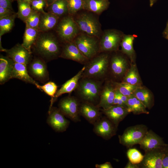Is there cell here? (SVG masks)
I'll list each match as a JSON object with an SVG mask.
<instances>
[{"label":"cell","instance_id":"obj_8","mask_svg":"<svg viewBox=\"0 0 168 168\" xmlns=\"http://www.w3.org/2000/svg\"><path fill=\"white\" fill-rule=\"evenodd\" d=\"M148 131V128L144 124H140L127 128L121 135L118 136L120 144L128 148H131L139 144Z\"/></svg>","mask_w":168,"mask_h":168},{"label":"cell","instance_id":"obj_1","mask_svg":"<svg viewBox=\"0 0 168 168\" xmlns=\"http://www.w3.org/2000/svg\"><path fill=\"white\" fill-rule=\"evenodd\" d=\"M34 44L36 52L47 60L59 57L61 52L58 40L52 33H45L38 35Z\"/></svg>","mask_w":168,"mask_h":168},{"label":"cell","instance_id":"obj_25","mask_svg":"<svg viewBox=\"0 0 168 168\" xmlns=\"http://www.w3.org/2000/svg\"><path fill=\"white\" fill-rule=\"evenodd\" d=\"M14 61L8 57L1 55L0 58V84H3L12 79Z\"/></svg>","mask_w":168,"mask_h":168},{"label":"cell","instance_id":"obj_20","mask_svg":"<svg viewBox=\"0 0 168 168\" xmlns=\"http://www.w3.org/2000/svg\"><path fill=\"white\" fill-rule=\"evenodd\" d=\"M27 65L13 62L12 78H15L35 85L38 88L39 85L30 76Z\"/></svg>","mask_w":168,"mask_h":168},{"label":"cell","instance_id":"obj_11","mask_svg":"<svg viewBox=\"0 0 168 168\" xmlns=\"http://www.w3.org/2000/svg\"><path fill=\"white\" fill-rule=\"evenodd\" d=\"M47 123L54 130L58 132H63L68 128L69 121L59 108L52 107L49 108Z\"/></svg>","mask_w":168,"mask_h":168},{"label":"cell","instance_id":"obj_45","mask_svg":"<svg viewBox=\"0 0 168 168\" xmlns=\"http://www.w3.org/2000/svg\"><path fill=\"white\" fill-rule=\"evenodd\" d=\"M163 36L166 39L168 40V21L167 22L166 27L163 31Z\"/></svg>","mask_w":168,"mask_h":168},{"label":"cell","instance_id":"obj_32","mask_svg":"<svg viewBox=\"0 0 168 168\" xmlns=\"http://www.w3.org/2000/svg\"><path fill=\"white\" fill-rule=\"evenodd\" d=\"M16 17L15 14L0 18V36L10 31L13 27Z\"/></svg>","mask_w":168,"mask_h":168},{"label":"cell","instance_id":"obj_27","mask_svg":"<svg viewBox=\"0 0 168 168\" xmlns=\"http://www.w3.org/2000/svg\"><path fill=\"white\" fill-rule=\"evenodd\" d=\"M134 95L146 108L150 109L153 105L154 100L153 95L147 88L141 86H139L135 90Z\"/></svg>","mask_w":168,"mask_h":168},{"label":"cell","instance_id":"obj_31","mask_svg":"<svg viewBox=\"0 0 168 168\" xmlns=\"http://www.w3.org/2000/svg\"><path fill=\"white\" fill-rule=\"evenodd\" d=\"M49 12L60 17L68 13V9L66 0L56 1L48 7Z\"/></svg>","mask_w":168,"mask_h":168},{"label":"cell","instance_id":"obj_36","mask_svg":"<svg viewBox=\"0 0 168 168\" xmlns=\"http://www.w3.org/2000/svg\"><path fill=\"white\" fill-rule=\"evenodd\" d=\"M68 9V14L72 16L83 10V0H66Z\"/></svg>","mask_w":168,"mask_h":168},{"label":"cell","instance_id":"obj_12","mask_svg":"<svg viewBox=\"0 0 168 168\" xmlns=\"http://www.w3.org/2000/svg\"><path fill=\"white\" fill-rule=\"evenodd\" d=\"M28 65V71L33 78L43 83L48 80L49 72L43 59L40 58H35Z\"/></svg>","mask_w":168,"mask_h":168},{"label":"cell","instance_id":"obj_37","mask_svg":"<svg viewBox=\"0 0 168 168\" xmlns=\"http://www.w3.org/2000/svg\"><path fill=\"white\" fill-rule=\"evenodd\" d=\"M40 15V12L33 10L25 22L26 24V26L30 27L39 31V25Z\"/></svg>","mask_w":168,"mask_h":168},{"label":"cell","instance_id":"obj_35","mask_svg":"<svg viewBox=\"0 0 168 168\" xmlns=\"http://www.w3.org/2000/svg\"><path fill=\"white\" fill-rule=\"evenodd\" d=\"M58 86L54 82L49 81L43 85H39L38 89L43 91L51 98L49 108L52 107L53 101L57 91Z\"/></svg>","mask_w":168,"mask_h":168},{"label":"cell","instance_id":"obj_46","mask_svg":"<svg viewBox=\"0 0 168 168\" xmlns=\"http://www.w3.org/2000/svg\"><path fill=\"white\" fill-rule=\"evenodd\" d=\"M118 93L121 99L123 101V102L126 105V103L128 100V97L124 95L121 94L117 90Z\"/></svg>","mask_w":168,"mask_h":168},{"label":"cell","instance_id":"obj_49","mask_svg":"<svg viewBox=\"0 0 168 168\" xmlns=\"http://www.w3.org/2000/svg\"><path fill=\"white\" fill-rule=\"evenodd\" d=\"M31 0L32 1V0Z\"/></svg>","mask_w":168,"mask_h":168},{"label":"cell","instance_id":"obj_22","mask_svg":"<svg viewBox=\"0 0 168 168\" xmlns=\"http://www.w3.org/2000/svg\"><path fill=\"white\" fill-rule=\"evenodd\" d=\"M85 68L86 67L84 66L75 76L67 81L62 85L59 89L57 91L53 100V103L58 97L62 95L71 93L77 88L79 81L82 77Z\"/></svg>","mask_w":168,"mask_h":168},{"label":"cell","instance_id":"obj_15","mask_svg":"<svg viewBox=\"0 0 168 168\" xmlns=\"http://www.w3.org/2000/svg\"><path fill=\"white\" fill-rule=\"evenodd\" d=\"M59 57L84 63L89 59L79 50L73 41L65 43Z\"/></svg>","mask_w":168,"mask_h":168},{"label":"cell","instance_id":"obj_40","mask_svg":"<svg viewBox=\"0 0 168 168\" xmlns=\"http://www.w3.org/2000/svg\"><path fill=\"white\" fill-rule=\"evenodd\" d=\"M162 168H168V144H166L165 151L162 161Z\"/></svg>","mask_w":168,"mask_h":168},{"label":"cell","instance_id":"obj_3","mask_svg":"<svg viewBox=\"0 0 168 168\" xmlns=\"http://www.w3.org/2000/svg\"><path fill=\"white\" fill-rule=\"evenodd\" d=\"M110 58L108 52H102L97 54L85 66L82 77L94 79L102 77L107 72Z\"/></svg>","mask_w":168,"mask_h":168},{"label":"cell","instance_id":"obj_39","mask_svg":"<svg viewBox=\"0 0 168 168\" xmlns=\"http://www.w3.org/2000/svg\"><path fill=\"white\" fill-rule=\"evenodd\" d=\"M32 8L40 13H44V7L46 6V0H32L31 3Z\"/></svg>","mask_w":168,"mask_h":168},{"label":"cell","instance_id":"obj_6","mask_svg":"<svg viewBox=\"0 0 168 168\" xmlns=\"http://www.w3.org/2000/svg\"><path fill=\"white\" fill-rule=\"evenodd\" d=\"M124 35L122 31L115 29L104 30L99 39L100 52L117 51Z\"/></svg>","mask_w":168,"mask_h":168},{"label":"cell","instance_id":"obj_19","mask_svg":"<svg viewBox=\"0 0 168 168\" xmlns=\"http://www.w3.org/2000/svg\"><path fill=\"white\" fill-rule=\"evenodd\" d=\"M102 110L105 116L117 127L129 113L126 108L118 105H113L107 109H102Z\"/></svg>","mask_w":168,"mask_h":168},{"label":"cell","instance_id":"obj_34","mask_svg":"<svg viewBox=\"0 0 168 168\" xmlns=\"http://www.w3.org/2000/svg\"><path fill=\"white\" fill-rule=\"evenodd\" d=\"M113 84L116 90L120 93L127 97L133 95L135 90L139 86L123 82H115Z\"/></svg>","mask_w":168,"mask_h":168},{"label":"cell","instance_id":"obj_14","mask_svg":"<svg viewBox=\"0 0 168 168\" xmlns=\"http://www.w3.org/2000/svg\"><path fill=\"white\" fill-rule=\"evenodd\" d=\"M7 57L16 63L27 65L31 60V52L21 44H17L10 49H5Z\"/></svg>","mask_w":168,"mask_h":168},{"label":"cell","instance_id":"obj_44","mask_svg":"<svg viewBox=\"0 0 168 168\" xmlns=\"http://www.w3.org/2000/svg\"><path fill=\"white\" fill-rule=\"evenodd\" d=\"M125 168H139V164H134L129 161L124 167Z\"/></svg>","mask_w":168,"mask_h":168},{"label":"cell","instance_id":"obj_23","mask_svg":"<svg viewBox=\"0 0 168 168\" xmlns=\"http://www.w3.org/2000/svg\"><path fill=\"white\" fill-rule=\"evenodd\" d=\"M83 9L98 15L101 14L109 7V0H83Z\"/></svg>","mask_w":168,"mask_h":168},{"label":"cell","instance_id":"obj_24","mask_svg":"<svg viewBox=\"0 0 168 168\" xmlns=\"http://www.w3.org/2000/svg\"><path fill=\"white\" fill-rule=\"evenodd\" d=\"M136 36L132 35L124 34L120 44L121 51L134 63L136 58V53L133 47V43Z\"/></svg>","mask_w":168,"mask_h":168},{"label":"cell","instance_id":"obj_21","mask_svg":"<svg viewBox=\"0 0 168 168\" xmlns=\"http://www.w3.org/2000/svg\"><path fill=\"white\" fill-rule=\"evenodd\" d=\"M115 93V89L114 84H106L101 91L99 102L97 106L104 110L110 107L113 105Z\"/></svg>","mask_w":168,"mask_h":168},{"label":"cell","instance_id":"obj_16","mask_svg":"<svg viewBox=\"0 0 168 168\" xmlns=\"http://www.w3.org/2000/svg\"><path fill=\"white\" fill-rule=\"evenodd\" d=\"M110 68L113 74L116 77L124 75L128 70V63L123 54L116 53L110 59Z\"/></svg>","mask_w":168,"mask_h":168},{"label":"cell","instance_id":"obj_9","mask_svg":"<svg viewBox=\"0 0 168 168\" xmlns=\"http://www.w3.org/2000/svg\"><path fill=\"white\" fill-rule=\"evenodd\" d=\"M166 144L163 146L145 152L142 161L139 164L141 168H162V161Z\"/></svg>","mask_w":168,"mask_h":168},{"label":"cell","instance_id":"obj_7","mask_svg":"<svg viewBox=\"0 0 168 168\" xmlns=\"http://www.w3.org/2000/svg\"><path fill=\"white\" fill-rule=\"evenodd\" d=\"M57 26V33L65 43L73 41L81 32L73 17L69 15L63 17Z\"/></svg>","mask_w":168,"mask_h":168},{"label":"cell","instance_id":"obj_26","mask_svg":"<svg viewBox=\"0 0 168 168\" xmlns=\"http://www.w3.org/2000/svg\"><path fill=\"white\" fill-rule=\"evenodd\" d=\"M59 17L49 12L40 13L39 25V31L46 32L54 28L58 24Z\"/></svg>","mask_w":168,"mask_h":168},{"label":"cell","instance_id":"obj_10","mask_svg":"<svg viewBox=\"0 0 168 168\" xmlns=\"http://www.w3.org/2000/svg\"><path fill=\"white\" fill-rule=\"evenodd\" d=\"M58 106L64 115L75 122L80 120V106L76 98L68 96L63 98L59 101Z\"/></svg>","mask_w":168,"mask_h":168},{"label":"cell","instance_id":"obj_28","mask_svg":"<svg viewBox=\"0 0 168 168\" xmlns=\"http://www.w3.org/2000/svg\"><path fill=\"white\" fill-rule=\"evenodd\" d=\"M126 105L127 110L129 113L132 112L134 114L137 115L149 113L145 106L134 94L128 97Z\"/></svg>","mask_w":168,"mask_h":168},{"label":"cell","instance_id":"obj_2","mask_svg":"<svg viewBox=\"0 0 168 168\" xmlns=\"http://www.w3.org/2000/svg\"><path fill=\"white\" fill-rule=\"evenodd\" d=\"M84 10L73 16L81 32L100 39L103 31L97 15Z\"/></svg>","mask_w":168,"mask_h":168},{"label":"cell","instance_id":"obj_5","mask_svg":"<svg viewBox=\"0 0 168 168\" xmlns=\"http://www.w3.org/2000/svg\"><path fill=\"white\" fill-rule=\"evenodd\" d=\"M81 53L88 59L99 54V39L81 32L73 40Z\"/></svg>","mask_w":168,"mask_h":168},{"label":"cell","instance_id":"obj_41","mask_svg":"<svg viewBox=\"0 0 168 168\" xmlns=\"http://www.w3.org/2000/svg\"><path fill=\"white\" fill-rule=\"evenodd\" d=\"M14 14L12 10L0 7V18Z\"/></svg>","mask_w":168,"mask_h":168},{"label":"cell","instance_id":"obj_18","mask_svg":"<svg viewBox=\"0 0 168 168\" xmlns=\"http://www.w3.org/2000/svg\"><path fill=\"white\" fill-rule=\"evenodd\" d=\"M99 108L93 104L85 101L80 106V113L88 122L94 125L101 117Z\"/></svg>","mask_w":168,"mask_h":168},{"label":"cell","instance_id":"obj_33","mask_svg":"<svg viewBox=\"0 0 168 168\" xmlns=\"http://www.w3.org/2000/svg\"><path fill=\"white\" fill-rule=\"evenodd\" d=\"M18 18L25 22L33 11L30 5V3L23 0H17Z\"/></svg>","mask_w":168,"mask_h":168},{"label":"cell","instance_id":"obj_29","mask_svg":"<svg viewBox=\"0 0 168 168\" xmlns=\"http://www.w3.org/2000/svg\"><path fill=\"white\" fill-rule=\"evenodd\" d=\"M122 82L132 85L141 86L142 81L135 64L131 63L130 68L124 75Z\"/></svg>","mask_w":168,"mask_h":168},{"label":"cell","instance_id":"obj_4","mask_svg":"<svg viewBox=\"0 0 168 168\" xmlns=\"http://www.w3.org/2000/svg\"><path fill=\"white\" fill-rule=\"evenodd\" d=\"M102 83L95 79L83 78L77 86L78 93L85 101L94 104L100 98Z\"/></svg>","mask_w":168,"mask_h":168},{"label":"cell","instance_id":"obj_13","mask_svg":"<svg viewBox=\"0 0 168 168\" xmlns=\"http://www.w3.org/2000/svg\"><path fill=\"white\" fill-rule=\"evenodd\" d=\"M94 125V132L105 139H109L116 134L118 127L106 116L101 117Z\"/></svg>","mask_w":168,"mask_h":168},{"label":"cell","instance_id":"obj_47","mask_svg":"<svg viewBox=\"0 0 168 168\" xmlns=\"http://www.w3.org/2000/svg\"><path fill=\"white\" fill-rule=\"evenodd\" d=\"M59 0H46V6L48 7L54 2Z\"/></svg>","mask_w":168,"mask_h":168},{"label":"cell","instance_id":"obj_30","mask_svg":"<svg viewBox=\"0 0 168 168\" xmlns=\"http://www.w3.org/2000/svg\"><path fill=\"white\" fill-rule=\"evenodd\" d=\"M39 31L36 29L26 26L21 44L31 52V47L35 43L38 36Z\"/></svg>","mask_w":168,"mask_h":168},{"label":"cell","instance_id":"obj_38","mask_svg":"<svg viewBox=\"0 0 168 168\" xmlns=\"http://www.w3.org/2000/svg\"><path fill=\"white\" fill-rule=\"evenodd\" d=\"M127 155L129 161L135 164H139L142 161L144 155L137 149L129 148L127 152Z\"/></svg>","mask_w":168,"mask_h":168},{"label":"cell","instance_id":"obj_42","mask_svg":"<svg viewBox=\"0 0 168 168\" xmlns=\"http://www.w3.org/2000/svg\"><path fill=\"white\" fill-rule=\"evenodd\" d=\"M0 7L12 10L11 4L10 0H0Z\"/></svg>","mask_w":168,"mask_h":168},{"label":"cell","instance_id":"obj_48","mask_svg":"<svg viewBox=\"0 0 168 168\" xmlns=\"http://www.w3.org/2000/svg\"><path fill=\"white\" fill-rule=\"evenodd\" d=\"M150 6L152 7L154 5L156 2L158 0H148Z\"/></svg>","mask_w":168,"mask_h":168},{"label":"cell","instance_id":"obj_17","mask_svg":"<svg viewBox=\"0 0 168 168\" xmlns=\"http://www.w3.org/2000/svg\"><path fill=\"white\" fill-rule=\"evenodd\" d=\"M165 143L163 139L152 130H148L140 143L145 152L161 147Z\"/></svg>","mask_w":168,"mask_h":168},{"label":"cell","instance_id":"obj_43","mask_svg":"<svg viewBox=\"0 0 168 168\" xmlns=\"http://www.w3.org/2000/svg\"><path fill=\"white\" fill-rule=\"evenodd\" d=\"M96 168H113L111 164L109 162H106L105 163L100 164H96L95 165Z\"/></svg>","mask_w":168,"mask_h":168}]
</instances>
